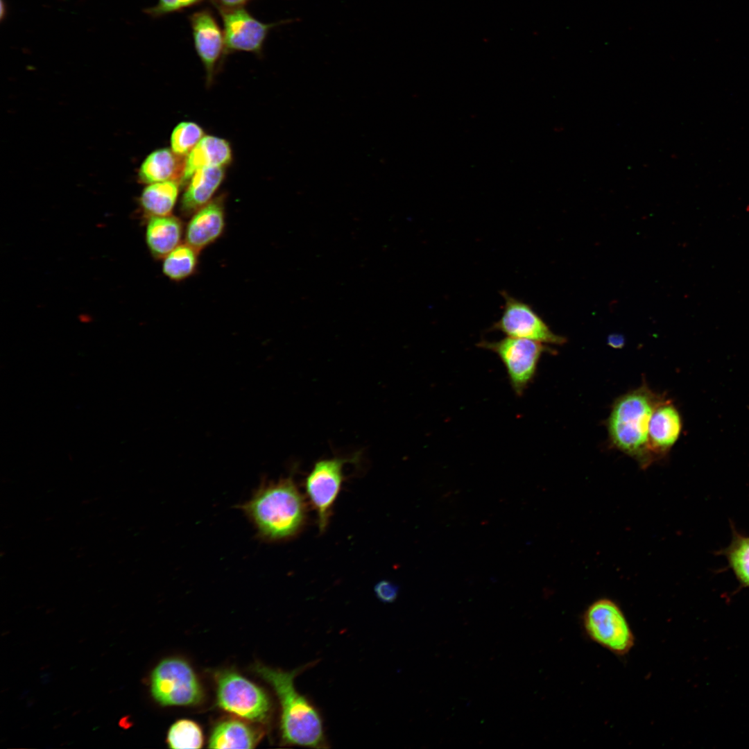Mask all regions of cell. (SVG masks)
Masks as SVG:
<instances>
[{
	"label": "cell",
	"instance_id": "cell-8",
	"mask_svg": "<svg viewBox=\"0 0 749 749\" xmlns=\"http://www.w3.org/2000/svg\"><path fill=\"white\" fill-rule=\"evenodd\" d=\"M217 703L225 711L254 721H265L270 710V700L263 689L230 671L217 676Z\"/></svg>",
	"mask_w": 749,
	"mask_h": 749
},
{
	"label": "cell",
	"instance_id": "cell-3",
	"mask_svg": "<svg viewBox=\"0 0 749 749\" xmlns=\"http://www.w3.org/2000/svg\"><path fill=\"white\" fill-rule=\"evenodd\" d=\"M663 399L643 385L619 397L608 420L612 444L644 466L654 458L649 447L648 427L655 408Z\"/></svg>",
	"mask_w": 749,
	"mask_h": 749
},
{
	"label": "cell",
	"instance_id": "cell-24",
	"mask_svg": "<svg viewBox=\"0 0 749 749\" xmlns=\"http://www.w3.org/2000/svg\"><path fill=\"white\" fill-rule=\"evenodd\" d=\"M204 0H158L157 3L146 8L144 12L153 18L182 11L203 2Z\"/></svg>",
	"mask_w": 749,
	"mask_h": 749
},
{
	"label": "cell",
	"instance_id": "cell-21",
	"mask_svg": "<svg viewBox=\"0 0 749 749\" xmlns=\"http://www.w3.org/2000/svg\"><path fill=\"white\" fill-rule=\"evenodd\" d=\"M198 253V251L186 243H180L164 258V274L173 281L189 277L196 268Z\"/></svg>",
	"mask_w": 749,
	"mask_h": 749
},
{
	"label": "cell",
	"instance_id": "cell-11",
	"mask_svg": "<svg viewBox=\"0 0 749 749\" xmlns=\"http://www.w3.org/2000/svg\"><path fill=\"white\" fill-rule=\"evenodd\" d=\"M189 21L196 51L204 66L207 83L210 84L225 56L223 31L207 8L191 13Z\"/></svg>",
	"mask_w": 749,
	"mask_h": 749
},
{
	"label": "cell",
	"instance_id": "cell-27",
	"mask_svg": "<svg viewBox=\"0 0 749 749\" xmlns=\"http://www.w3.org/2000/svg\"><path fill=\"white\" fill-rule=\"evenodd\" d=\"M218 3L225 7H243L253 0H215Z\"/></svg>",
	"mask_w": 749,
	"mask_h": 749
},
{
	"label": "cell",
	"instance_id": "cell-26",
	"mask_svg": "<svg viewBox=\"0 0 749 749\" xmlns=\"http://www.w3.org/2000/svg\"><path fill=\"white\" fill-rule=\"evenodd\" d=\"M624 337L621 334H612L608 338V343L614 348H621L624 345Z\"/></svg>",
	"mask_w": 749,
	"mask_h": 749
},
{
	"label": "cell",
	"instance_id": "cell-16",
	"mask_svg": "<svg viewBox=\"0 0 749 749\" xmlns=\"http://www.w3.org/2000/svg\"><path fill=\"white\" fill-rule=\"evenodd\" d=\"M168 148L152 152L142 162L139 176L148 184L169 180L182 182L185 159Z\"/></svg>",
	"mask_w": 749,
	"mask_h": 749
},
{
	"label": "cell",
	"instance_id": "cell-15",
	"mask_svg": "<svg viewBox=\"0 0 749 749\" xmlns=\"http://www.w3.org/2000/svg\"><path fill=\"white\" fill-rule=\"evenodd\" d=\"M225 175L223 167H205L196 171L189 180L182 196L181 207L191 214L210 202Z\"/></svg>",
	"mask_w": 749,
	"mask_h": 749
},
{
	"label": "cell",
	"instance_id": "cell-17",
	"mask_svg": "<svg viewBox=\"0 0 749 749\" xmlns=\"http://www.w3.org/2000/svg\"><path fill=\"white\" fill-rule=\"evenodd\" d=\"M182 225L174 216L150 217L146 230V241L151 254L164 258L180 244Z\"/></svg>",
	"mask_w": 749,
	"mask_h": 749
},
{
	"label": "cell",
	"instance_id": "cell-25",
	"mask_svg": "<svg viewBox=\"0 0 749 749\" xmlns=\"http://www.w3.org/2000/svg\"><path fill=\"white\" fill-rule=\"evenodd\" d=\"M374 593L381 602L390 603L397 599L399 592L398 587L388 580L378 582L374 588Z\"/></svg>",
	"mask_w": 749,
	"mask_h": 749
},
{
	"label": "cell",
	"instance_id": "cell-23",
	"mask_svg": "<svg viewBox=\"0 0 749 749\" xmlns=\"http://www.w3.org/2000/svg\"><path fill=\"white\" fill-rule=\"evenodd\" d=\"M204 137L201 127L193 122H181L171 137V150L177 155H188Z\"/></svg>",
	"mask_w": 749,
	"mask_h": 749
},
{
	"label": "cell",
	"instance_id": "cell-20",
	"mask_svg": "<svg viewBox=\"0 0 749 749\" xmlns=\"http://www.w3.org/2000/svg\"><path fill=\"white\" fill-rule=\"evenodd\" d=\"M731 529L730 544L718 553L725 557L740 586L749 588V536L737 531L732 524Z\"/></svg>",
	"mask_w": 749,
	"mask_h": 749
},
{
	"label": "cell",
	"instance_id": "cell-7",
	"mask_svg": "<svg viewBox=\"0 0 749 749\" xmlns=\"http://www.w3.org/2000/svg\"><path fill=\"white\" fill-rule=\"evenodd\" d=\"M153 696L162 705H191L202 698V689L191 666L178 658L162 661L150 678Z\"/></svg>",
	"mask_w": 749,
	"mask_h": 749
},
{
	"label": "cell",
	"instance_id": "cell-6",
	"mask_svg": "<svg viewBox=\"0 0 749 749\" xmlns=\"http://www.w3.org/2000/svg\"><path fill=\"white\" fill-rule=\"evenodd\" d=\"M221 17L225 40V53L248 52L262 53L270 31L282 25L293 22V19L264 23L255 17L243 7H225L215 0H209Z\"/></svg>",
	"mask_w": 749,
	"mask_h": 749
},
{
	"label": "cell",
	"instance_id": "cell-2",
	"mask_svg": "<svg viewBox=\"0 0 749 749\" xmlns=\"http://www.w3.org/2000/svg\"><path fill=\"white\" fill-rule=\"evenodd\" d=\"M312 662L291 671L257 664L255 670L269 683L281 707L280 731L284 744L314 748H327L322 721L315 707L295 689L294 679Z\"/></svg>",
	"mask_w": 749,
	"mask_h": 749
},
{
	"label": "cell",
	"instance_id": "cell-13",
	"mask_svg": "<svg viewBox=\"0 0 749 749\" xmlns=\"http://www.w3.org/2000/svg\"><path fill=\"white\" fill-rule=\"evenodd\" d=\"M681 429L678 411L669 401L663 399L655 408L648 427L649 447L654 457L664 455L672 447Z\"/></svg>",
	"mask_w": 749,
	"mask_h": 749
},
{
	"label": "cell",
	"instance_id": "cell-9",
	"mask_svg": "<svg viewBox=\"0 0 749 749\" xmlns=\"http://www.w3.org/2000/svg\"><path fill=\"white\" fill-rule=\"evenodd\" d=\"M357 456L318 460L306 477L307 496L316 512L320 532H323L328 525L333 506L341 488L343 467L345 464L356 462Z\"/></svg>",
	"mask_w": 749,
	"mask_h": 749
},
{
	"label": "cell",
	"instance_id": "cell-18",
	"mask_svg": "<svg viewBox=\"0 0 749 749\" xmlns=\"http://www.w3.org/2000/svg\"><path fill=\"white\" fill-rule=\"evenodd\" d=\"M259 736L246 723L230 719L218 723L210 736V748H253Z\"/></svg>",
	"mask_w": 749,
	"mask_h": 749
},
{
	"label": "cell",
	"instance_id": "cell-22",
	"mask_svg": "<svg viewBox=\"0 0 749 749\" xmlns=\"http://www.w3.org/2000/svg\"><path fill=\"white\" fill-rule=\"evenodd\" d=\"M167 743L171 748H200L203 743V733L197 723L182 719L170 728Z\"/></svg>",
	"mask_w": 749,
	"mask_h": 749
},
{
	"label": "cell",
	"instance_id": "cell-12",
	"mask_svg": "<svg viewBox=\"0 0 749 749\" xmlns=\"http://www.w3.org/2000/svg\"><path fill=\"white\" fill-rule=\"evenodd\" d=\"M225 228V212L219 200H212L194 212L185 230V243L200 251L214 242Z\"/></svg>",
	"mask_w": 749,
	"mask_h": 749
},
{
	"label": "cell",
	"instance_id": "cell-5",
	"mask_svg": "<svg viewBox=\"0 0 749 749\" xmlns=\"http://www.w3.org/2000/svg\"><path fill=\"white\" fill-rule=\"evenodd\" d=\"M477 346L498 356L517 396H522L532 383L540 359L549 350L540 342L510 336L494 341L482 340Z\"/></svg>",
	"mask_w": 749,
	"mask_h": 749
},
{
	"label": "cell",
	"instance_id": "cell-1",
	"mask_svg": "<svg viewBox=\"0 0 749 749\" xmlns=\"http://www.w3.org/2000/svg\"><path fill=\"white\" fill-rule=\"evenodd\" d=\"M241 508L261 538L280 541L295 536L305 524L307 504L292 476L263 483Z\"/></svg>",
	"mask_w": 749,
	"mask_h": 749
},
{
	"label": "cell",
	"instance_id": "cell-10",
	"mask_svg": "<svg viewBox=\"0 0 749 749\" xmlns=\"http://www.w3.org/2000/svg\"><path fill=\"white\" fill-rule=\"evenodd\" d=\"M504 300L502 314L491 327L507 336L529 339L542 343L561 345L565 337L555 334L528 303L501 292Z\"/></svg>",
	"mask_w": 749,
	"mask_h": 749
},
{
	"label": "cell",
	"instance_id": "cell-19",
	"mask_svg": "<svg viewBox=\"0 0 749 749\" xmlns=\"http://www.w3.org/2000/svg\"><path fill=\"white\" fill-rule=\"evenodd\" d=\"M179 193V182L169 180L148 184L140 197L144 212L150 217L171 215Z\"/></svg>",
	"mask_w": 749,
	"mask_h": 749
},
{
	"label": "cell",
	"instance_id": "cell-14",
	"mask_svg": "<svg viewBox=\"0 0 749 749\" xmlns=\"http://www.w3.org/2000/svg\"><path fill=\"white\" fill-rule=\"evenodd\" d=\"M232 149L227 141L214 136H204L187 155L181 182H189L198 169L224 167L232 161Z\"/></svg>",
	"mask_w": 749,
	"mask_h": 749
},
{
	"label": "cell",
	"instance_id": "cell-4",
	"mask_svg": "<svg viewBox=\"0 0 749 749\" xmlns=\"http://www.w3.org/2000/svg\"><path fill=\"white\" fill-rule=\"evenodd\" d=\"M580 623L590 641L616 656L628 655L635 645L631 626L620 605L612 599L594 601L583 612Z\"/></svg>",
	"mask_w": 749,
	"mask_h": 749
}]
</instances>
